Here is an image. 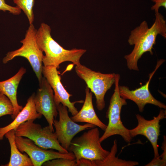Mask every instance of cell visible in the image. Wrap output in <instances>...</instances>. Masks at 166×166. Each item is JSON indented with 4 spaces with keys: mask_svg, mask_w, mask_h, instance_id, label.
Returning <instances> with one entry per match:
<instances>
[{
    "mask_svg": "<svg viewBox=\"0 0 166 166\" xmlns=\"http://www.w3.org/2000/svg\"><path fill=\"white\" fill-rule=\"evenodd\" d=\"M155 17L150 28L144 21L131 32L128 42L130 45H134V47L130 54L124 57L130 70H139L138 61L144 53L148 52L151 55L153 54L152 49L158 34L166 38V22L163 16L158 12L155 13Z\"/></svg>",
    "mask_w": 166,
    "mask_h": 166,
    "instance_id": "obj_1",
    "label": "cell"
},
{
    "mask_svg": "<svg viewBox=\"0 0 166 166\" xmlns=\"http://www.w3.org/2000/svg\"><path fill=\"white\" fill-rule=\"evenodd\" d=\"M50 26L42 23L37 30L36 40L40 49L45 53L42 58L43 66L53 65L59 68L60 65L66 61L72 62L76 65L81 64L80 59L86 52L83 49H64L52 37Z\"/></svg>",
    "mask_w": 166,
    "mask_h": 166,
    "instance_id": "obj_2",
    "label": "cell"
},
{
    "mask_svg": "<svg viewBox=\"0 0 166 166\" xmlns=\"http://www.w3.org/2000/svg\"><path fill=\"white\" fill-rule=\"evenodd\" d=\"M119 74H116L115 88L110 100L106 113V117L109 122L104 132L100 138L101 143L110 136L115 135L121 136L124 141L129 143L132 140L129 129L124 126L121 120V112L122 107L127 104L126 100L121 97L119 91Z\"/></svg>",
    "mask_w": 166,
    "mask_h": 166,
    "instance_id": "obj_3",
    "label": "cell"
},
{
    "mask_svg": "<svg viewBox=\"0 0 166 166\" xmlns=\"http://www.w3.org/2000/svg\"><path fill=\"white\" fill-rule=\"evenodd\" d=\"M37 30L33 24L30 25L25 38L20 41L22 44L19 48L8 52L3 58L2 62L6 64L17 57L26 58L30 63L36 76L39 83L42 76L43 52L40 49L36 40Z\"/></svg>",
    "mask_w": 166,
    "mask_h": 166,
    "instance_id": "obj_4",
    "label": "cell"
},
{
    "mask_svg": "<svg viewBox=\"0 0 166 166\" xmlns=\"http://www.w3.org/2000/svg\"><path fill=\"white\" fill-rule=\"evenodd\" d=\"M97 127L89 129L72 141L68 151L73 153L76 161L81 158L91 160H102L109 152L103 148L100 141Z\"/></svg>",
    "mask_w": 166,
    "mask_h": 166,
    "instance_id": "obj_5",
    "label": "cell"
},
{
    "mask_svg": "<svg viewBox=\"0 0 166 166\" xmlns=\"http://www.w3.org/2000/svg\"><path fill=\"white\" fill-rule=\"evenodd\" d=\"M75 69L77 76L85 82L87 86L94 94L97 109L102 110L105 106V95L114 84L116 74L95 71L81 64L76 65Z\"/></svg>",
    "mask_w": 166,
    "mask_h": 166,
    "instance_id": "obj_6",
    "label": "cell"
},
{
    "mask_svg": "<svg viewBox=\"0 0 166 166\" xmlns=\"http://www.w3.org/2000/svg\"><path fill=\"white\" fill-rule=\"evenodd\" d=\"M34 120H28L19 125L15 130V136L27 138L43 149H55L63 153L69 152L61 146L55 132L49 125L42 128L34 123Z\"/></svg>",
    "mask_w": 166,
    "mask_h": 166,
    "instance_id": "obj_7",
    "label": "cell"
},
{
    "mask_svg": "<svg viewBox=\"0 0 166 166\" xmlns=\"http://www.w3.org/2000/svg\"><path fill=\"white\" fill-rule=\"evenodd\" d=\"M57 108L59 119L53 120L55 133L61 146L68 151L70 143L77 134L96 126L89 123L80 125L73 121L69 115L67 107L61 104L57 105Z\"/></svg>",
    "mask_w": 166,
    "mask_h": 166,
    "instance_id": "obj_8",
    "label": "cell"
},
{
    "mask_svg": "<svg viewBox=\"0 0 166 166\" xmlns=\"http://www.w3.org/2000/svg\"><path fill=\"white\" fill-rule=\"evenodd\" d=\"M15 141L19 150L22 153L26 152L30 157L34 166H42L45 162L56 158L75 159L73 154L71 152L63 153L46 150L37 146L33 141L26 137L16 136Z\"/></svg>",
    "mask_w": 166,
    "mask_h": 166,
    "instance_id": "obj_9",
    "label": "cell"
},
{
    "mask_svg": "<svg viewBox=\"0 0 166 166\" xmlns=\"http://www.w3.org/2000/svg\"><path fill=\"white\" fill-rule=\"evenodd\" d=\"M39 88L35 94L34 101L37 112L43 115L49 126L54 132L53 120L58 114L54 92L44 77L39 83Z\"/></svg>",
    "mask_w": 166,
    "mask_h": 166,
    "instance_id": "obj_10",
    "label": "cell"
},
{
    "mask_svg": "<svg viewBox=\"0 0 166 166\" xmlns=\"http://www.w3.org/2000/svg\"><path fill=\"white\" fill-rule=\"evenodd\" d=\"M138 124L134 128L129 129L131 137L132 138L139 135L145 136L152 147L154 157H159L158 140L160 135V121L166 118V110L160 109L158 115L153 119L147 120L139 114H136Z\"/></svg>",
    "mask_w": 166,
    "mask_h": 166,
    "instance_id": "obj_11",
    "label": "cell"
},
{
    "mask_svg": "<svg viewBox=\"0 0 166 166\" xmlns=\"http://www.w3.org/2000/svg\"><path fill=\"white\" fill-rule=\"evenodd\" d=\"M165 61L163 59L158 60L154 70L149 74L148 81L145 84L134 90H130L125 86L119 85L120 95L123 98L129 99L134 101L137 105L139 111L142 112L147 104H151L166 109V106L163 103L156 99L152 95L149 89V85L151 80L156 70Z\"/></svg>",
    "mask_w": 166,
    "mask_h": 166,
    "instance_id": "obj_12",
    "label": "cell"
},
{
    "mask_svg": "<svg viewBox=\"0 0 166 166\" xmlns=\"http://www.w3.org/2000/svg\"><path fill=\"white\" fill-rule=\"evenodd\" d=\"M42 74L52 88L54 92V99L56 106L60 104L66 107L72 116L76 114L78 111L75 106L77 103H82L83 100L71 102L69 98L72 95L65 89L61 82V77L59 72L55 66H43Z\"/></svg>",
    "mask_w": 166,
    "mask_h": 166,
    "instance_id": "obj_13",
    "label": "cell"
},
{
    "mask_svg": "<svg viewBox=\"0 0 166 166\" xmlns=\"http://www.w3.org/2000/svg\"><path fill=\"white\" fill-rule=\"evenodd\" d=\"M85 87V96L83 105L76 114L70 118L76 123L84 122L91 124L105 131L107 125L102 122L97 116L93 105V93L89 91V89L87 86Z\"/></svg>",
    "mask_w": 166,
    "mask_h": 166,
    "instance_id": "obj_14",
    "label": "cell"
},
{
    "mask_svg": "<svg viewBox=\"0 0 166 166\" xmlns=\"http://www.w3.org/2000/svg\"><path fill=\"white\" fill-rule=\"evenodd\" d=\"M26 69L21 67L14 76L10 78L0 81V92L7 96L11 101L14 110L11 118L14 119L22 109L17 99V91L19 83L23 75L26 73Z\"/></svg>",
    "mask_w": 166,
    "mask_h": 166,
    "instance_id": "obj_15",
    "label": "cell"
},
{
    "mask_svg": "<svg viewBox=\"0 0 166 166\" xmlns=\"http://www.w3.org/2000/svg\"><path fill=\"white\" fill-rule=\"evenodd\" d=\"M35 93H33L28 98L25 106L18 114L14 121L4 127L0 128V140H2L5 134L9 131L14 129L23 123L30 120L40 118L42 115L36 109L34 101Z\"/></svg>",
    "mask_w": 166,
    "mask_h": 166,
    "instance_id": "obj_16",
    "label": "cell"
},
{
    "mask_svg": "<svg viewBox=\"0 0 166 166\" xmlns=\"http://www.w3.org/2000/svg\"><path fill=\"white\" fill-rule=\"evenodd\" d=\"M4 136L9 142L11 152L9 162L3 166H33V164L29 156L22 153L18 148L15 141V130L12 129L9 131Z\"/></svg>",
    "mask_w": 166,
    "mask_h": 166,
    "instance_id": "obj_17",
    "label": "cell"
},
{
    "mask_svg": "<svg viewBox=\"0 0 166 166\" xmlns=\"http://www.w3.org/2000/svg\"><path fill=\"white\" fill-rule=\"evenodd\" d=\"M117 152V141L115 139L110 151L103 160H93V166H135L139 164L138 162L126 160L116 156Z\"/></svg>",
    "mask_w": 166,
    "mask_h": 166,
    "instance_id": "obj_18",
    "label": "cell"
},
{
    "mask_svg": "<svg viewBox=\"0 0 166 166\" xmlns=\"http://www.w3.org/2000/svg\"><path fill=\"white\" fill-rule=\"evenodd\" d=\"M13 2L17 6L23 11L30 25L33 24L34 20L33 9L35 0H13Z\"/></svg>",
    "mask_w": 166,
    "mask_h": 166,
    "instance_id": "obj_19",
    "label": "cell"
},
{
    "mask_svg": "<svg viewBox=\"0 0 166 166\" xmlns=\"http://www.w3.org/2000/svg\"><path fill=\"white\" fill-rule=\"evenodd\" d=\"M14 109L9 98L0 92V117L6 115L13 114Z\"/></svg>",
    "mask_w": 166,
    "mask_h": 166,
    "instance_id": "obj_20",
    "label": "cell"
},
{
    "mask_svg": "<svg viewBox=\"0 0 166 166\" xmlns=\"http://www.w3.org/2000/svg\"><path fill=\"white\" fill-rule=\"evenodd\" d=\"M45 166H77L75 160L58 158L47 161L43 164Z\"/></svg>",
    "mask_w": 166,
    "mask_h": 166,
    "instance_id": "obj_21",
    "label": "cell"
},
{
    "mask_svg": "<svg viewBox=\"0 0 166 166\" xmlns=\"http://www.w3.org/2000/svg\"><path fill=\"white\" fill-rule=\"evenodd\" d=\"M0 10L4 12L8 11L14 15L19 14L21 10L17 6H10L5 2V0H0Z\"/></svg>",
    "mask_w": 166,
    "mask_h": 166,
    "instance_id": "obj_22",
    "label": "cell"
},
{
    "mask_svg": "<svg viewBox=\"0 0 166 166\" xmlns=\"http://www.w3.org/2000/svg\"><path fill=\"white\" fill-rule=\"evenodd\" d=\"M152 2L155 3L152 6L151 9L154 10L155 13L159 12V9L160 7H163L166 9V0H151Z\"/></svg>",
    "mask_w": 166,
    "mask_h": 166,
    "instance_id": "obj_23",
    "label": "cell"
},
{
    "mask_svg": "<svg viewBox=\"0 0 166 166\" xmlns=\"http://www.w3.org/2000/svg\"><path fill=\"white\" fill-rule=\"evenodd\" d=\"M166 161L160 159V157H154L153 159L145 166H165Z\"/></svg>",
    "mask_w": 166,
    "mask_h": 166,
    "instance_id": "obj_24",
    "label": "cell"
},
{
    "mask_svg": "<svg viewBox=\"0 0 166 166\" xmlns=\"http://www.w3.org/2000/svg\"><path fill=\"white\" fill-rule=\"evenodd\" d=\"M164 140L162 143L161 148L163 150L162 153L159 156L160 158L166 161V137L165 135L163 136Z\"/></svg>",
    "mask_w": 166,
    "mask_h": 166,
    "instance_id": "obj_25",
    "label": "cell"
}]
</instances>
